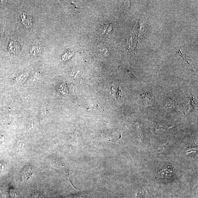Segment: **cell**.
<instances>
[{
	"label": "cell",
	"mask_w": 198,
	"mask_h": 198,
	"mask_svg": "<svg viewBox=\"0 0 198 198\" xmlns=\"http://www.w3.org/2000/svg\"><path fill=\"white\" fill-rule=\"evenodd\" d=\"M7 1H0V5H6L7 3Z\"/></svg>",
	"instance_id": "obj_6"
},
{
	"label": "cell",
	"mask_w": 198,
	"mask_h": 198,
	"mask_svg": "<svg viewBox=\"0 0 198 198\" xmlns=\"http://www.w3.org/2000/svg\"><path fill=\"white\" fill-rule=\"evenodd\" d=\"M28 76H29V74H27V73H25V74L21 75L17 79V82L19 83H22L23 82L25 81Z\"/></svg>",
	"instance_id": "obj_5"
},
{
	"label": "cell",
	"mask_w": 198,
	"mask_h": 198,
	"mask_svg": "<svg viewBox=\"0 0 198 198\" xmlns=\"http://www.w3.org/2000/svg\"><path fill=\"white\" fill-rule=\"evenodd\" d=\"M33 175L32 169L30 168H27L22 172V180L27 181L31 179Z\"/></svg>",
	"instance_id": "obj_1"
},
{
	"label": "cell",
	"mask_w": 198,
	"mask_h": 198,
	"mask_svg": "<svg viewBox=\"0 0 198 198\" xmlns=\"http://www.w3.org/2000/svg\"><path fill=\"white\" fill-rule=\"evenodd\" d=\"M41 48L38 46H34L31 50V53L34 56L39 55L41 53Z\"/></svg>",
	"instance_id": "obj_4"
},
{
	"label": "cell",
	"mask_w": 198,
	"mask_h": 198,
	"mask_svg": "<svg viewBox=\"0 0 198 198\" xmlns=\"http://www.w3.org/2000/svg\"><path fill=\"white\" fill-rule=\"evenodd\" d=\"M8 49L10 52L13 54L17 53L20 50V45L16 42L11 41L8 46Z\"/></svg>",
	"instance_id": "obj_2"
},
{
	"label": "cell",
	"mask_w": 198,
	"mask_h": 198,
	"mask_svg": "<svg viewBox=\"0 0 198 198\" xmlns=\"http://www.w3.org/2000/svg\"><path fill=\"white\" fill-rule=\"evenodd\" d=\"M172 171L173 170L171 169V167H168L167 168L162 169L159 173L160 174L161 177H168V176H171Z\"/></svg>",
	"instance_id": "obj_3"
}]
</instances>
